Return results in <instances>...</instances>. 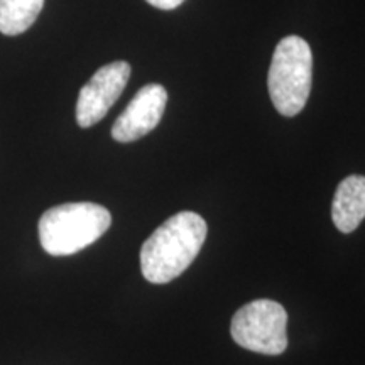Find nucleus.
Listing matches in <instances>:
<instances>
[{
  "instance_id": "f257e3e1",
  "label": "nucleus",
  "mask_w": 365,
  "mask_h": 365,
  "mask_svg": "<svg viewBox=\"0 0 365 365\" xmlns=\"http://www.w3.org/2000/svg\"><path fill=\"white\" fill-rule=\"evenodd\" d=\"M208 228L195 212H180L168 218L140 249V269L153 284H166L181 276L202 250Z\"/></svg>"
},
{
  "instance_id": "f03ea898",
  "label": "nucleus",
  "mask_w": 365,
  "mask_h": 365,
  "mask_svg": "<svg viewBox=\"0 0 365 365\" xmlns=\"http://www.w3.org/2000/svg\"><path fill=\"white\" fill-rule=\"evenodd\" d=\"M110 225V212L102 205L90 202L58 205L39 218V240L49 255L63 257L97 242Z\"/></svg>"
},
{
  "instance_id": "7ed1b4c3",
  "label": "nucleus",
  "mask_w": 365,
  "mask_h": 365,
  "mask_svg": "<svg viewBox=\"0 0 365 365\" xmlns=\"http://www.w3.org/2000/svg\"><path fill=\"white\" fill-rule=\"evenodd\" d=\"M313 81V54L299 36H286L276 46L269 68V95L281 115L294 117L308 102Z\"/></svg>"
},
{
  "instance_id": "20e7f679",
  "label": "nucleus",
  "mask_w": 365,
  "mask_h": 365,
  "mask_svg": "<svg viewBox=\"0 0 365 365\" xmlns=\"http://www.w3.org/2000/svg\"><path fill=\"white\" fill-rule=\"evenodd\" d=\"M287 313L272 299L244 304L232 318L230 333L237 345L250 352L281 355L287 349Z\"/></svg>"
},
{
  "instance_id": "39448f33",
  "label": "nucleus",
  "mask_w": 365,
  "mask_h": 365,
  "mask_svg": "<svg viewBox=\"0 0 365 365\" xmlns=\"http://www.w3.org/2000/svg\"><path fill=\"white\" fill-rule=\"evenodd\" d=\"M130 78V65L125 61H113L100 68L88 83L80 90L76 102V122L80 127L98 124L107 115L113 103L120 98Z\"/></svg>"
},
{
  "instance_id": "423d86ee",
  "label": "nucleus",
  "mask_w": 365,
  "mask_h": 365,
  "mask_svg": "<svg viewBox=\"0 0 365 365\" xmlns=\"http://www.w3.org/2000/svg\"><path fill=\"white\" fill-rule=\"evenodd\" d=\"M166 103L168 91L163 85L150 83L143 86L115 120L112 137L117 143H134L148 135L161 122Z\"/></svg>"
},
{
  "instance_id": "0eeeda50",
  "label": "nucleus",
  "mask_w": 365,
  "mask_h": 365,
  "mask_svg": "<svg viewBox=\"0 0 365 365\" xmlns=\"http://www.w3.org/2000/svg\"><path fill=\"white\" fill-rule=\"evenodd\" d=\"M331 218L335 227L350 234L365 218V176L352 175L340 182L333 196Z\"/></svg>"
},
{
  "instance_id": "6e6552de",
  "label": "nucleus",
  "mask_w": 365,
  "mask_h": 365,
  "mask_svg": "<svg viewBox=\"0 0 365 365\" xmlns=\"http://www.w3.org/2000/svg\"><path fill=\"white\" fill-rule=\"evenodd\" d=\"M44 0H0V33L19 36L34 24Z\"/></svg>"
},
{
  "instance_id": "1a4fd4ad",
  "label": "nucleus",
  "mask_w": 365,
  "mask_h": 365,
  "mask_svg": "<svg viewBox=\"0 0 365 365\" xmlns=\"http://www.w3.org/2000/svg\"><path fill=\"white\" fill-rule=\"evenodd\" d=\"M153 7L161 9V11H173V9L180 7L185 0H145Z\"/></svg>"
}]
</instances>
